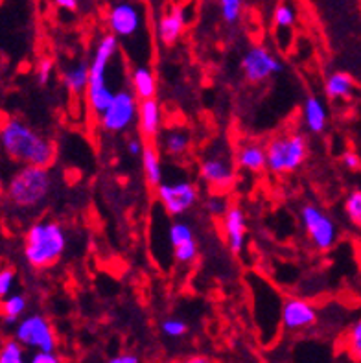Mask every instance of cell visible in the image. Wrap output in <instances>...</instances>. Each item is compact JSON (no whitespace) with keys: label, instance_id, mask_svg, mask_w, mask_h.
<instances>
[{"label":"cell","instance_id":"1","mask_svg":"<svg viewBox=\"0 0 361 363\" xmlns=\"http://www.w3.org/2000/svg\"><path fill=\"white\" fill-rule=\"evenodd\" d=\"M0 150L23 166L50 168L55 161V144L21 118L9 116L0 124Z\"/></svg>","mask_w":361,"mask_h":363},{"label":"cell","instance_id":"2","mask_svg":"<svg viewBox=\"0 0 361 363\" xmlns=\"http://www.w3.org/2000/svg\"><path fill=\"white\" fill-rule=\"evenodd\" d=\"M69 238L61 223L54 220L35 221L24 235V260L33 269H48L67 251Z\"/></svg>","mask_w":361,"mask_h":363},{"label":"cell","instance_id":"3","mask_svg":"<svg viewBox=\"0 0 361 363\" xmlns=\"http://www.w3.org/2000/svg\"><path fill=\"white\" fill-rule=\"evenodd\" d=\"M118 50L120 41L118 37L113 35V33L101 35L94 46L92 60L89 63V87L85 92L87 106L92 115L100 116L115 96V91L107 83V69L116 57Z\"/></svg>","mask_w":361,"mask_h":363},{"label":"cell","instance_id":"4","mask_svg":"<svg viewBox=\"0 0 361 363\" xmlns=\"http://www.w3.org/2000/svg\"><path fill=\"white\" fill-rule=\"evenodd\" d=\"M54 177L50 168L45 166H21L6 183V199L15 208L32 211L41 207L50 198Z\"/></svg>","mask_w":361,"mask_h":363},{"label":"cell","instance_id":"5","mask_svg":"<svg viewBox=\"0 0 361 363\" xmlns=\"http://www.w3.org/2000/svg\"><path fill=\"white\" fill-rule=\"evenodd\" d=\"M267 170L277 175H288L297 172L310 155L308 137L301 131H284L265 143Z\"/></svg>","mask_w":361,"mask_h":363},{"label":"cell","instance_id":"6","mask_svg":"<svg viewBox=\"0 0 361 363\" xmlns=\"http://www.w3.org/2000/svg\"><path fill=\"white\" fill-rule=\"evenodd\" d=\"M107 26L120 43H133L146 33V11L140 0H115L107 9Z\"/></svg>","mask_w":361,"mask_h":363},{"label":"cell","instance_id":"7","mask_svg":"<svg viewBox=\"0 0 361 363\" xmlns=\"http://www.w3.org/2000/svg\"><path fill=\"white\" fill-rule=\"evenodd\" d=\"M301 221L311 245L317 251L326 253L334 247L335 242H338V225H335L334 218L328 216L319 205H316V203L302 205Z\"/></svg>","mask_w":361,"mask_h":363},{"label":"cell","instance_id":"8","mask_svg":"<svg viewBox=\"0 0 361 363\" xmlns=\"http://www.w3.org/2000/svg\"><path fill=\"white\" fill-rule=\"evenodd\" d=\"M138 98L129 89H118L107 109L98 116L100 125L107 133H123L138 118Z\"/></svg>","mask_w":361,"mask_h":363},{"label":"cell","instance_id":"9","mask_svg":"<svg viewBox=\"0 0 361 363\" xmlns=\"http://www.w3.org/2000/svg\"><path fill=\"white\" fill-rule=\"evenodd\" d=\"M15 340L24 347L32 350H46L54 352L57 347V336L52 327V323L41 315V313H30L24 315L15 325Z\"/></svg>","mask_w":361,"mask_h":363},{"label":"cell","instance_id":"10","mask_svg":"<svg viewBox=\"0 0 361 363\" xmlns=\"http://www.w3.org/2000/svg\"><path fill=\"white\" fill-rule=\"evenodd\" d=\"M199 186L190 179H179L174 183H160L157 186L160 205L170 216H184L199 201Z\"/></svg>","mask_w":361,"mask_h":363},{"label":"cell","instance_id":"11","mask_svg":"<svg viewBox=\"0 0 361 363\" xmlns=\"http://www.w3.org/2000/svg\"><path fill=\"white\" fill-rule=\"evenodd\" d=\"M282 61L262 45L251 46L242 57V72L249 83H264L282 74Z\"/></svg>","mask_w":361,"mask_h":363},{"label":"cell","instance_id":"12","mask_svg":"<svg viewBox=\"0 0 361 363\" xmlns=\"http://www.w3.org/2000/svg\"><path fill=\"white\" fill-rule=\"evenodd\" d=\"M199 177L216 192H225L236 181V170L229 157L223 153H211L199 162Z\"/></svg>","mask_w":361,"mask_h":363},{"label":"cell","instance_id":"13","mask_svg":"<svg viewBox=\"0 0 361 363\" xmlns=\"http://www.w3.org/2000/svg\"><path fill=\"white\" fill-rule=\"evenodd\" d=\"M319 312L311 303L301 297H288L280 308V325L288 332H302L316 327Z\"/></svg>","mask_w":361,"mask_h":363},{"label":"cell","instance_id":"14","mask_svg":"<svg viewBox=\"0 0 361 363\" xmlns=\"http://www.w3.org/2000/svg\"><path fill=\"white\" fill-rule=\"evenodd\" d=\"M221 225H223L225 242H227V247L231 249V253L242 255L247 235V220L242 207L231 205L227 212L221 216Z\"/></svg>","mask_w":361,"mask_h":363},{"label":"cell","instance_id":"15","mask_svg":"<svg viewBox=\"0 0 361 363\" xmlns=\"http://www.w3.org/2000/svg\"><path fill=\"white\" fill-rule=\"evenodd\" d=\"M184 28H187V9L179 4L170 6L157 23V37L165 46H174L183 35Z\"/></svg>","mask_w":361,"mask_h":363},{"label":"cell","instance_id":"16","mask_svg":"<svg viewBox=\"0 0 361 363\" xmlns=\"http://www.w3.org/2000/svg\"><path fill=\"white\" fill-rule=\"evenodd\" d=\"M234 161L240 170L249 172V174H262L264 170H267L265 144L258 143V140H242L236 146Z\"/></svg>","mask_w":361,"mask_h":363},{"label":"cell","instance_id":"17","mask_svg":"<svg viewBox=\"0 0 361 363\" xmlns=\"http://www.w3.org/2000/svg\"><path fill=\"white\" fill-rule=\"evenodd\" d=\"M160 125H162V115H160V106L155 98L138 101V131L140 137L146 140H153L159 135Z\"/></svg>","mask_w":361,"mask_h":363},{"label":"cell","instance_id":"18","mask_svg":"<svg viewBox=\"0 0 361 363\" xmlns=\"http://www.w3.org/2000/svg\"><path fill=\"white\" fill-rule=\"evenodd\" d=\"M302 124L311 135H321L328 125V111L325 101L311 94L302 104Z\"/></svg>","mask_w":361,"mask_h":363},{"label":"cell","instance_id":"19","mask_svg":"<svg viewBox=\"0 0 361 363\" xmlns=\"http://www.w3.org/2000/svg\"><path fill=\"white\" fill-rule=\"evenodd\" d=\"M129 82H131V91L138 100H148V98H155L157 94V79L153 70L148 65H135L129 74Z\"/></svg>","mask_w":361,"mask_h":363},{"label":"cell","instance_id":"20","mask_svg":"<svg viewBox=\"0 0 361 363\" xmlns=\"http://www.w3.org/2000/svg\"><path fill=\"white\" fill-rule=\"evenodd\" d=\"M63 83L70 94H85L89 87V65L79 61L76 65H70L63 72Z\"/></svg>","mask_w":361,"mask_h":363},{"label":"cell","instance_id":"21","mask_svg":"<svg viewBox=\"0 0 361 363\" xmlns=\"http://www.w3.org/2000/svg\"><path fill=\"white\" fill-rule=\"evenodd\" d=\"M28 308V299L24 294H9L0 301V318L6 325H17L24 318Z\"/></svg>","mask_w":361,"mask_h":363},{"label":"cell","instance_id":"22","mask_svg":"<svg viewBox=\"0 0 361 363\" xmlns=\"http://www.w3.org/2000/svg\"><path fill=\"white\" fill-rule=\"evenodd\" d=\"M354 79L347 72H332L325 82V92L330 100H345L352 96Z\"/></svg>","mask_w":361,"mask_h":363},{"label":"cell","instance_id":"23","mask_svg":"<svg viewBox=\"0 0 361 363\" xmlns=\"http://www.w3.org/2000/svg\"><path fill=\"white\" fill-rule=\"evenodd\" d=\"M142 168L150 186H159L162 183V162H160L159 152L153 146H144L142 152Z\"/></svg>","mask_w":361,"mask_h":363},{"label":"cell","instance_id":"24","mask_svg":"<svg viewBox=\"0 0 361 363\" xmlns=\"http://www.w3.org/2000/svg\"><path fill=\"white\" fill-rule=\"evenodd\" d=\"M190 133L184 129H170L162 138V147L165 153L170 157H183L190 150Z\"/></svg>","mask_w":361,"mask_h":363},{"label":"cell","instance_id":"25","mask_svg":"<svg viewBox=\"0 0 361 363\" xmlns=\"http://www.w3.org/2000/svg\"><path fill=\"white\" fill-rule=\"evenodd\" d=\"M168 236H170V244H172V247H179V245L190 244V242L196 240L192 225L184 220L174 221L168 229Z\"/></svg>","mask_w":361,"mask_h":363},{"label":"cell","instance_id":"26","mask_svg":"<svg viewBox=\"0 0 361 363\" xmlns=\"http://www.w3.org/2000/svg\"><path fill=\"white\" fill-rule=\"evenodd\" d=\"M0 363H28L24 347L15 337L4 341V345L0 347Z\"/></svg>","mask_w":361,"mask_h":363},{"label":"cell","instance_id":"27","mask_svg":"<svg viewBox=\"0 0 361 363\" xmlns=\"http://www.w3.org/2000/svg\"><path fill=\"white\" fill-rule=\"evenodd\" d=\"M218 6H220V13L223 23H227L229 26L236 24L242 17L243 6H245V0H218Z\"/></svg>","mask_w":361,"mask_h":363},{"label":"cell","instance_id":"28","mask_svg":"<svg viewBox=\"0 0 361 363\" xmlns=\"http://www.w3.org/2000/svg\"><path fill=\"white\" fill-rule=\"evenodd\" d=\"M273 23L280 30H289L293 24L297 23V11L291 4H280L279 8L274 9Z\"/></svg>","mask_w":361,"mask_h":363},{"label":"cell","instance_id":"29","mask_svg":"<svg viewBox=\"0 0 361 363\" xmlns=\"http://www.w3.org/2000/svg\"><path fill=\"white\" fill-rule=\"evenodd\" d=\"M347 350L354 362L361 363V318L354 323L347 334Z\"/></svg>","mask_w":361,"mask_h":363},{"label":"cell","instance_id":"30","mask_svg":"<svg viewBox=\"0 0 361 363\" xmlns=\"http://www.w3.org/2000/svg\"><path fill=\"white\" fill-rule=\"evenodd\" d=\"M345 212L348 220L361 229V190H352L345 199Z\"/></svg>","mask_w":361,"mask_h":363},{"label":"cell","instance_id":"31","mask_svg":"<svg viewBox=\"0 0 361 363\" xmlns=\"http://www.w3.org/2000/svg\"><path fill=\"white\" fill-rule=\"evenodd\" d=\"M160 330L166 337H172V340H179V337L187 336L188 332V323L179 318H168L160 323Z\"/></svg>","mask_w":361,"mask_h":363},{"label":"cell","instance_id":"32","mask_svg":"<svg viewBox=\"0 0 361 363\" xmlns=\"http://www.w3.org/2000/svg\"><path fill=\"white\" fill-rule=\"evenodd\" d=\"M229 207L231 205L227 203V199L218 196V194H212V196H209V198L203 201V208H205L206 214H211V216H223Z\"/></svg>","mask_w":361,"mask_h":363},{"label":"cell","instance_id":"33","mask_svg":"<svg viewBox=\"0 0 361 363\" xmlns=\"http://www.w3.org/2000/svg\"><path fill=\"white\" fill-rule=\"evenodd\" d=\"M52 72H54V61H52L50 57H43V60L39 61L35 67L37 83H39L41 87L48 85V83H50V78H52Z\"/></svg>","mask_w":361,"mask_h":363},{"label":"cell","instance_id":"34","mask_svg":"<svg viewBox=\"0 0 361 363\" xmlns=\"http://www.w3.org/2000/svg\"><path fill=\"white\" fill-rule=\"evenodd\" d=\"M15 279H17V273H15V269H11V267H2V269H0V301L11 294V290H13V284H15Z\"/></svg>","mask_w":361,"mask_h":363},{"label":"cell","instance_id":"35","mask_svg":"<svg viewBox=\"0 0 361 363\" xmlns=\"http://www.w3.org/2000/svg\"><path fill=\"white\" fill-rule=\"evenodd\" d=\"M28 363H61V359H60V356L55 354V350H54V352H46V350H35Z\"/></svg>","mask_w":361,"mask_h":363},{"label":"cell","instance_id":"36","mask_svg":"<svg viewBox=\"0 0 361 363\" xmlns=\"http://www.w3.org/2000/svg\"><path fill=\"white\" fill-rule=\"evenodd\" d=\"M341 161H343L345 168H348V170H357L361 166L360 155L354 152H345L343 157H341Z\"/></svg>","mask_w":361,"mask_h":363},{"label":"cell","instance_id":"37","mask_svg":"<svg viewBox=\"0 0 361 363\" xmlns=\"http://www.w3.org/2000/svg\"><path fill=\"white\" fill-rule=\"evenodd\" d=\"M144 152V144H142L140 137H131L128 138V153L131 157H138Z\"/></svg>","mask_w":361,"mask_h":363},{"label":"cell","instance_id":"38","mask_svg":"<svg viewBox=\"0 0 361 363\" xmlns=\"http://www.w3.org/2000/svg\"><path fill=\"white\" fill-rule=\"evenodd\" d=\"M109 363H140V358L137 354H131V352H122V354L111 358Z\"/></svg>","mask_w":361,"mask_h":363},{"label":"cell","instance_id":"39","mask_svg":"<svg viewBox=\"0 0 361 363\" xmlns=\"http://www.w3.org/2000/svg\"><path fill=\"white\" fill-rule=\"evenodd\" d=\"M54 4L67 11H76L78 9V0H54Z\"/></svg>","mask_w":361,"mask_h":363},{"label":"cell","instance_id":"40","mask_svg":"<svg viewBox=\"0 0 361 363\" xmlns=\"http://www.w3.org/2000/svg\"><path fill=\"white\" fill-rule=\"evenodd\" d=\"M177 363H214L211 358H206V356L196 354V356H188L184 359H179Z\"/></svg>","mask_w":361,"mask_h":363}]
</instances>
